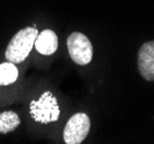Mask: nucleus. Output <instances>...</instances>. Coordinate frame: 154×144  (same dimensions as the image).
Masks as SVG:
<instances>
[{"label": "nucleus", "mask_w": 154, "mask_h": 144, "mask_svg": "<svg viewBox=\"0 0 154 144\" xmlns=\"http://www.w3.org/2000/svg\"><path fill=\"white\" fill-rule=\"evenodd\" d=\"M38 31L34 27H27L17 31L6 47L5 58L15 65L24 61L34 47Z\"/></svg>", "instance_id": "f257e3e1"}, {"label": "nucleus", "mask_w": 154, "mask_h": 144, "mask_svg": "<svg viewBox=\"0 0 154 144\" xmlns=\"http://www.w3.org/2000/svg\"><path fill=\"white\" fill-rule=\"evenodd\" d=\"M60 108L52 92L45 91L38 100L30 103V115L36 122L48 125L59 119Z\"/></svg>", "instance_id": "f03ea898"}, {"label": "nucleus", "mask_w": 154, "mask_h": 144, "mask_svg": "<svg viewBox=\"0 0 154 144\" xmlns=\"http://www.w3.org/2000/svg\"><path fill=\"white\" fill-rule=\"evenodd\" d=\"M67 50L71 59L80 66H86L92 61L93 45L89 38L81 32H72L69 35Z\"/></svg>", "instance_id": "7ed1b4c3"}, {"label": "nucleus", "mask_w": 154, "mask_h": 144, "mask_svg": "<svg viewBox=\"0 0 154 144\" xmlns=\"http://www.w3.org/2000/svg\"><path fill=\"white\" fill-rule=\"evenodd\" d=\"M91 130V120L86 113H75L69 118L64 128V142L66 144H80L86 140Z\"/></svg>", "instance_id": "20e7f679"}, {"label": "nucleus", "mask_w": 154, "mask_h": 144, "mask_svg": "<svg viewBox=\"0 0 154 144\" xmlns=\"http://www.w3.org/2000/svg\"><path fill=\"white\" fill-rule=\"evenodd\" d=\"M138 69L146 81H154V40L143 44L139 48Z\"/></svg>", "instance_id": "39448f33"}, {"label": "nucleus", "mask_w": 154, "mask_h": 144, "mask_svg": "<svg viewBox=\"0 0 154 144\" xmlns=\"http://www.w3.org/2000/svg\"><path fill=\"white\" fill-rule=\"evenodd\" d=\"M34 45L38 53L43 55H52L58 48V37L54 31L45 29L37 35Z\"/></svg>", "instance_id": "423d86ee"}, {"label": "nucleus", "mask_w": 154, "mask_h": 144, "mask_svg": "<svg viewBox=\"0 0 154 144\" xmlns=\"http://www.w3.org/2000/svg\"><path fill=\"white\" fill-rule=\"evenodd\" d=\"M21 123L19 115L13 111H5L0 113V134H8L14 131Z\"/></svg>", "instance_id": "0eeeda50"}, {"label": "nucleus", "mask_w": 154, "mask_h": 144, "mask_svg": "<svg viewBox=\"0 0 154 144\" xmlns=\"http://www.w3.org/2000/svg\"><path fill=\"white\" fill-rule=\"evenodd\" d=\"M19 70L15 63L8 61L0 63V85H9L17 80Z\"/></svg>", "instance_id": "6e6552de"}]
</instances>
